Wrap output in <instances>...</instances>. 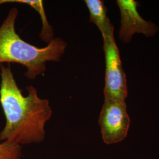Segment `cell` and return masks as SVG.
<instances>
[{
  "label": "cell",
  "instance_id": "obj_3",
  "mask_svg": "<svg viewBox=\"0 0 159 159\" xmlns=\"http://www.w3.org/2000/svg\"><path fill=\"white\" fill-rule=\"evenodd\" d=\"M106 72L104 98L125 102L127 96L126 76L113 35L103 39Z\"/></svg>",
  "mask_w": 159,
  "mask_h": 159
},
{
  "label": "cell",
  "instance_id": "obj_7",
  "mask_svg": "<svg viewBox=\"0 0 159 159\" xmlns=\"http://www.w3.org/2000/svg\"><path fill=\"white\" fill-rule=\"evenodd\" d=\"M21 146L8 142L0 143V159H21Z\"/></svg>",
  "mask_w": 159,
  "mask_h": 159
},
{
  "label": "cell",
  "instance_id": "obj_1",
  "mask_svg": "<svg viewBox=\"0 0 159 159\" xmlns=\"http://www.w3.org/2000/svg\"><path fill=\"white\" fill-rule=\"evenodd\" d=\"M0 70V103L6 117L0 141L20 146L43 142L52 113L50 102L40 98L33 85L26 87L28 95L24 96L11 67L1 64Z\"/></svg>",
  "mask_w": 159,
  "mask_h": 159
},
{
  "label": "cell",
  "instance_id": "obj_4",
  "mask_svg": "<svg viewBox=\"0 0 159 159\" xmlns=\"http://www.w3.org/2000/svg\"><path fill=\"white\" fill-rule=\"evenodd\" d=\"M130 123L125 102L104 98L98 119L104 142L113 144L123 141L127 136Z\"/></svg>",
  "mask_w": 159,
  "mask_h": 159
},
{
  "label": "cell",
  "instance_id": "obj_6",
  "mask_svg": "<svg viewBox=\"0 0 159 159\" xmlns=\"http://www.w3.org/2000/svg\"><path fill=\"white\" fill-rule=\"evenodd\" d=\"M90 12V21L94 23L102 35V39L114 34L113 25L107 15V8L101 0H85Z\"/></svg>",
  "mask_w": 159,
  "mask_h": 159
},
{
  "label": "cell",
  "instance_id": "obj_2",
  "mask_svg": "<svg viewBox=\"0 0 159 159\" xmlns=\"http://www.w3.org/2000/svg\"><path fill=\"white\" fill-rule=\"evenodd\" d=\"M18 13V8H12L0 25V65L10 63L23 65L27 68L25 76L34 80L46 72L47 63L60 61L67 44L59 37L43 48L29 44L16 32Z\"/></svg>",
  "mask_w": 159,
  "mask_h": 159
},
{
  "label": "cell",
  "instance_id": "obj_5",
  "mask_svg": "<svg viewBox=\"0 0 159 159\" xmlns=\"http://www.w3.org/2000/svg\"><path fill=\"white\" fill-rule=\"evenodd\" d=\"M121 15V26L119 30L120 40L128 43L134 34H144L152 37L157 32L158 27L151 21L144 20L137 11L140 6L138 1L134 0H117Z\"/></svg>",
  "mask_w": 159,
  "mask_h": 159
}]
</instances>
